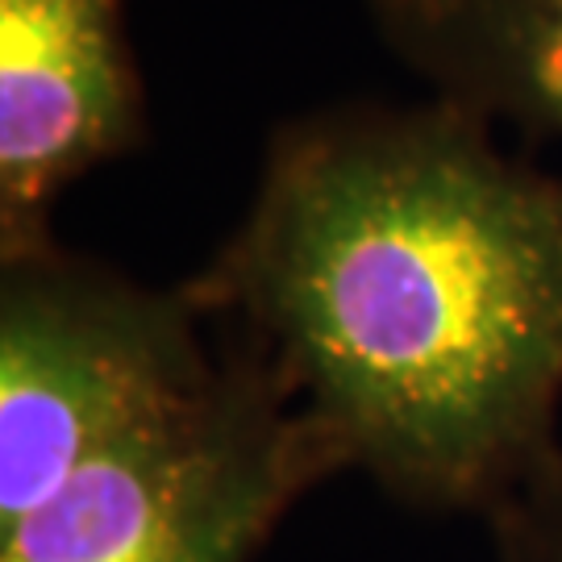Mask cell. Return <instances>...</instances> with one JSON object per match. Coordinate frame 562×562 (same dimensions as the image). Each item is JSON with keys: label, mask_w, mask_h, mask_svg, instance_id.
I'll return each mask as SVG.
<instances>
[{"label": "cell", "mask_w": 562, "mask_h": 562, "mask_svg": "<svg viewBox=\"0 0 562 562\" xmlns=\"http://www.w3.org/2000/svg\"><path fill=\"white\" fill-rule=\"evenodd\" d=\"M183 288L413 513L487 521L562 454V171L446 97L283 121Z\"/></svg>", "instance_id": "6da1fadb"}, {"label": "cell", "mask_w": 562, "mask_h": 562, "mask_svg": "<svg viewBox=\"0 0 562 562\" xmlns=\"http://www.w3.org/2000/svg\"><path fill=\"white\" fill-rule=\"evenodd\" d=\"M341 475L276 367L234 338L217 380L101 450L18 521L0 562H255L283 517Z\"/></svg>", "instance_id": "7a4b0ae2"}, {"label": "cell", "mask_w": 562, "mask_h": 562, "mask_svg": "<svg viewBox=\"0 0 562 562\" xmlns=\"http://www.w3.org/2000/svg\"><path fill=\"white\" fill-rule=\"evenodd\" d=\"M192 292L63 241L0 259V525L222 371Z\"/></svg>", "instance_id": "3957f363"}, {"label": "cell", "mask_w": 562, "mask_h": 562, "mask_svg": "<svg viewBox=\"0 0 562 562\" xmlns=\"http://www.w3.org/2000/svg\"><path fill=\"white\" fill-rule=\"evenodd\" d=\"M146 134L125 0H0V259L59 241L63 192Z\"/></svg>", "instance_id": "277c9868"}, {"label": "cell", "mask_w": 562, "mask_h": 562, "mask_svg": "<svg viewBox=\"0 0 562 562\" xmlns=\"http://www.w3.org/2000/svg\"><path fill=\"white\" fill-rule=\"evenodd\" d=\"M367 13L425 92L562 142V0H367Z\"/></svg>", "instance_id": "5b68a950"}, {"label": "cell", "mask_w": 562, "mask_h": 562, "mask_svg": "<svg viewBox=\"0 0 562 562\" xmlns=\"http://www.w3.org/2000/svg\"><path fill=\"white\" fill-rule=\"evenodd\" d=\"M492 562H562V454L487 517Z\"/></svg>", "instance_id": "8992f818"}]
</instances>
